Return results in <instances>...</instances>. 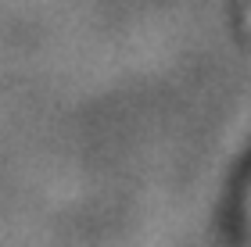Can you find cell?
Instances as JSON below:
<instances>
[]
</instances>
